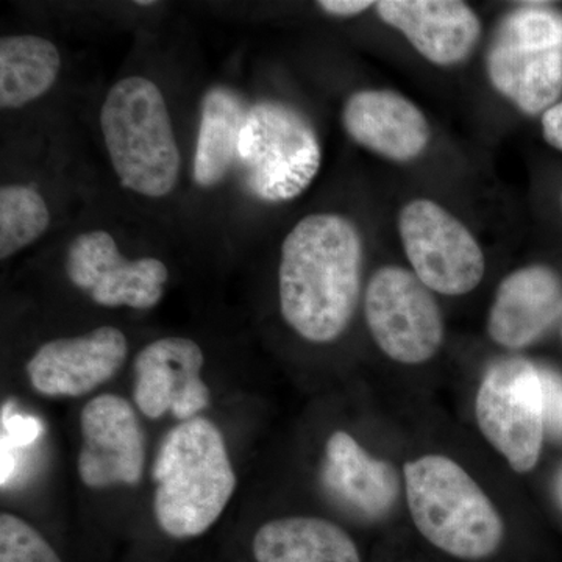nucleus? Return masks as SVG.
<instances>
[{
    "instance_id": "nucleus-1",
    "label": "nucleus",
    "mask_w": 562,
    "mask_h": 562,
    "mask_svg": "<svg viewBox=\"0 0 562 562\" xmlns=\"http://www.w3.org/2000/svg\"><path fill=\"white\" fill-rule=\"evenodd\" d=\"M361 272L362 241L353 222L330 213L303 217L281 246V316L306 341H335L353 317Z\"/></svg>"
},
{
    "instance_id": "nucleus-2",
    "label": "nucleus",
    "mask_w": 562,
    "mask_h": 562,
    "mask_svg": "<svg viewBox=\"0 0 562 562\" xmlns=\"http://www.w3.org/2000/svg\"><path fill=\"white\" fill-rule=\"evenodd\" d=\"M151 476L155 520L173 539L205 535L236 490L227 443L205 417L180 422L166 435Z\"/></svg>"
},
{
    "instance_id": "nucleus-3",
    "label": "nucleus",
    "mask_w": 562,
    "mask_h": 562,
    "mask_svg": "<svg viewBox=\"0 0 562 562\" xmlns=\"http://www.w3.org/2000/svg\"><path fill=\"white\" fill-rule=\"evenodd\" d=\"M403 480L413 522L432 547L462 561L498 552L505 538L501 513L457 461L425 454L406 462Z\"/></svg>"
},
{
    "instance_id": "nucleus-4",
    "label": "nucleus",
    "mask_w": 562,
    "mask_h": 562,
    "mask_svg": "<svg viewBox=\"0 0 562 562\" xmlns=\"http://www.w3.org/2000/svg\"><path fill=\"white\" fill-rule=\"evenodd\" d=\"M101 127L122 187L155 199L176 188L179 146L168 105L154 81L127 77L113 85L103 102Z\"/></svg>"
},
{
    "instance_id": "nucleus-5",
    "label": "nucleus",
    "mask_w": 562,
    "mask_h": 562,
    "mask_svg": "<svg viewBox=\"0 0 562 562\" xmlns=\"http://www.w3.org/2000/svg\"><path fill=\"white\" fill-rule=\"evenodd\" d=\"M236 161L251 194L268 202L292 201L319 172L321 144L297 110L262 101L247 109Z\"/></svg>"
},
{
    "instance_id": "nucleus-6",
    "label": "nucleus",
    "mask_w": 562,
    "mask_h": 562,
    "mask_svg": "<svg viewBox=\"0 0 562 562\" xmlns=\"http://www.w3.org/2000/svg\"><path fill=\"white\" fill-rule=\"evenodd\" d=\"M487 74L524 113H546L562 92V16L543 3L514 10L495 33Z\"/></svg>"
},
{
    "instance_id": "nucleus-7",
    "label": "nucleus",
    "mask_w": 562,
    "mask_h": 562,
    "mask_svg": "<svg viewBox=\"0 0 562 562\" xmlns=\"http://www.w3.org/2000/svg\"><path fill=\"white\" fill-rule=\"evenodd\" d=\"M475 417L486 441L514 472H531L541 460L546 441L538 366L513 358L487 369L476 391Z\"/></svg>"
},
{
    "instance_id": "nucleus-8",
    "label": "nucleus",
    "mask_w": 562,
    "mask_h": 562,
    "mask_svg": "<svg viewBox=\"0 0 562 562\" xmlns=\"http://www.w3.org/2000/svg\"><path fill=\"white\" fill-rule=\"evenodd\" d=\"M364 314L373 341L391 360L424 364L441 349V310L414 272L384 266L373 273L366 290Z\"/></svg>"
},
{
    "instance_id": "nucleus-9",
    "label": "nucleus",
    "mask_w": 562,
    "mask_h": 562,
    "mask_svg": "<svg viewBox=\"0 0 562 562\" xmlns=\"http://www.w3.org/2000/svg\"><path fill=\"white\" fill-rule=\"evenodd\" d=\"M398 232L417 279L430 291L464 295L484 277V255L475 236L438 203L417 199L398 214Z\"/></svg>"
},
{
    "instance_id": "nucleus-10",
    "label": "nucleus",
    "mask_w": 562,
    "mask_h": 562,
    "mask_svg": "<svg viewBox=\"0 0 562 562\" xmlns=\"http://www.w3.org/2000/svg\"><path fill=\"white\" fill-rule=\"evenodd\" d=\"M66 272L98 305L149 310L165 294L169 271L157 258L127 260L109 232L81 233L70 244Z\"/></svg>"
},
{
    "instance_id": "nucleus-11",
    "label": "nucleus",
    "mask_w": 562,
    "mask_h": 562,
    "mask_svg": "<svg viewBox=\"0 0 562 562\" xmlns=\"http://www.w3.org/2000/svg\"><path fill=\"white\" fill-rule=\"evenodd\" d=\"M77 472L90 490L136 486L143 479L146 441L131 403L116 394L91 398L80 414Z\"/></svg>"
},
{
    "instance_id": "nucleus-12",
    "label": "nucleus",
    "mask_w": 562,
    "mask_h": 562,
    "mask_svg": "<svg viewBox=\"0 0 562 562\" xmlns=\"http://www.w3.org/2000/svg\"><path fill=\"white\" fill-rule=\"evenodd\" d=\"M203 362L201 346L191 339L162 338L144 347L133 362V398L139 412L149 419L169 412L181 422L198 417L210 405Z\"/></svg>"
},
{
    "instance_id": "nucleus-13",
    "label": "nucleus",
    "mask_w": 562,
    "mask_h": 562,
    "mask_svg": "<svg viewBox=\"0 0 562 562\" xmlns=\"http://www.w3.org/2000/svg\"><path fill=\"white\" fill-rule=\"evenodd\" d=\"M127 353V338L114 327L54 339L43 344L29 360V382L44 397H81L113 379Z\"/></svg>"
},
{
    "instance_id": "nucleus-14",
    "label": "nucleus",
    "mask_w": 562,
    "mask_h": 562,
    "mask_svg": "<svg viewBox=\"0 0 562 562\" xmlns=\"http://www.w3.org/2000/svg\"><path fill=\"white\" fill-rule=\"evenodd\" d=\"M375 5L380 18L435 65L464 60L482 33L475 11L458 0H383Z\"/></svg>"
},
{
    "instance_id": "nucleus-15",
    "label": "nucleus",
    "mask_w": 562,
    "mask_h": 562,
    "mask_svg": "<svg viewBox=\"0 0 562 562\" xmlns=\"http://www.w3.org/2000/svg\"><path fill=\"white\" fill-rule=\"evenodd\" d=\"M342 124L355 143L392 161H412L430 143L427 117L394 91L353 92L344 105Z\"/></svg>"
},
{
    "instance_id": "nucleus-16",
    "label": "nucleus",
    "mask_w": 562,
    "mask_h": 562,
    "mask_svg": "<svg viewBox=\"0 0 562 562\" xmlns=\"http://www.w3.org/2000/svg\"><path fill=\"white\" fill-rule=\"evenodd\" d=\"M562 316V280L546 266L509 273L495 292L487 333L506 349H524Z\"/></svg>"
},
{
    "instance_id": "nucleus-17",
    "label": "nucleus",
    "mask_w": 562,
    "mask_h": 562,
    "mask_svg": "<svg viewBox=\"0 0 562 562\" xmlns=\"http://www.w3.org/2000/svg\"><path fill=\"white\" fill-rule=\"evenodd\" d=\"M322 480L336 502L364 519L387 516L401 494L390 462L366 452L347 431L333 432L325 443Z\"/></svg>"
},
{
    "instance_id": "nucleus-18",
    "label": "nucleus",
    "mask_w": 562,
    "mask_h": 562,
    "mask_svg": "<svg viewBox=\"0 0 562 562\" xmlns=\"http://www.w3.org/2000/svg\"><path fill=\"white\" fill-rule=\"evenodd\" d=\"M257 562H361L349 532L321 517L292 516L269 520L255 532Z\"/></svg>"
},
{
    "instance_id": "nucleus-19",
    "label": "nucleus",
    "mask_w": 562,
    "mask_h": 562,
    "mask_svg": "<svg viewBox=\"0 0 562 562\" xmlns=\"http://www.w3.org/2000/svg\"><path fill=\"white\" fill-rule=\"evenodd\" d=\"M246 114L241 98L228 88H211L203 95L192 168V177L199 187H214L231 171L238 158L239 136Z\"/></svg>"
},
{
    "instance_id": "nucleus-20",
    "label": "nucleus",
    "mask_w": 562,
    "mask_h": 562,
    "mask_svg": "<svg viewBox=\"0 0 562 562\" xmlns=\"http://www.w3.org/2000/svg\"><path fill=\"white\" fill-rule=\"evenodd\" d=\"M61 68L60 52L35 35L0 40V106L21 109L54 87Z\"/></svg>"
},
{
    "instance_id": "nucleus-21",
    "label": "nucleus",
    "mask_w": 562,
    "mask_h": 562,
    "mask_svg": "<svg viewBox=\"0 0 562 562\" xmlns=\"http://www.w3.org/2000/svg\"><path fill=\"white\" fill-rule=\"evenodd\" d=\"M50 213L38 191L27 184H3L0 190V258L13 257L44 235Z\"/></svg>"
},
{
    "instance_id": "nucleus-22",
    "label": "nucleus",
    "mask_w": 562,
    "mask_h": 562,
    "mask_svg": "<svg viewBox=\"0 0 562 562\" xmlns=\"http://www.w3.org/2000/svg\"><path fill=\"white\" fill-rule=\"evenodd\" d=\"M0 562H63L31 524L14 514L0 516Z\"/></svg>"
},
{
    "instance_id": "nucleus-23",
    "label": "nucleus",
    "mask_w": 562,
    "mask_h": 562,
    "mask_svg": "<svg viewBox=\"0 0 562 562\" xmlns=\"http://www.w3.org/2000/svg\"><path fill=\"white\" fill-rule=\"evenodd\" d=\"M543 392L546 436L562 443V375L549 368H539Z\"/></svg>"
},
{
    "instance_id": "nucleus-24",
    "label": "nucleus",
    "mask_w": 562,
    "mask_h": 562,
    "mask_svg": "<svg viewBox=\"0 0 562 562\" xmlns=\"http://www.w3.org/2000/svg\"><path fill=\"white\" fill-rule=\"evenodd\" d=\"M542 133L550 146L562 150V101L554 103L543 113Z\"/></svg>"
},
{
    "instance_id": "nucleus-25",
    "label": "nucleus",
    "mask_w": 562,
    "mask_h": 562,
    "mask_svg": "<svg viewBox=\"0 0 562 562\" xmlns=\"http://www.w3.org/2000/svg\"><path fill=\"white\" fill-rule=\"evenodd\" d=\"M317 5L333 16L347 18L371 9L373 2H369V0H321Z\"/></svg>"
},
{
    "instance_id": "nucleus-26",
    "label": "nucleus",
    "mask_w": 562,
    "mask_h": 562,
    "mask_svg": "<svg viewBox=\"0 0 562 562\" xmlns=\"http://www.w3.org/2000/svg\"><path fill=\"white\" fill-rule=\"evenodd\" d=\"M3 425L9 428V438L14 439L16 446H27L40 431L36 422H33V419H22V417H14V419H10Z\"/></svg>"
},
{
    "instance_id": "nucleus-27",
    "label": "nucleus",
    "mask_w": 562,
    "mask_h": 562,
    "mask_svg": "<svg viewBox=\"0 0 562 562\" xmlns=\"http://www.w3.org/2000/svg\"><path fill=\"white\" fill-rule=\"evenodd\" d=\"M558 498H560L561 508H562V473L560 476V483H558Z\"/></svg>"
},
{
    "instance_id": "nucleus-28",
    "label": "nucleus",
    "mask_w": 562,
    "mask_h": 562,
    "mask_svg": "<svg viewBox=\"0 0 562 562\" xmlns=\"http://www.w3.org/2000/svg\"><path fill=\"white\" fill-rule=\"evenodd\" d=\"M136 5H155L154 0H139V2H136Z\"/></svg>"
},
{
    "instance_id": "nucleus-29",
    "label": "nucleus",
    "mask_w": 562,
    "mask_h": 562,
    "mask_svg": "<svg viewBox=\"0 0 562 562\" xmlns=\"http://www.w3.org/2000/svg\"><path fill=\"white\" fill-rule=\"evenodd\" d=\"M561 205H562V195H561Z\"/></svg>"
}]
</instances>
